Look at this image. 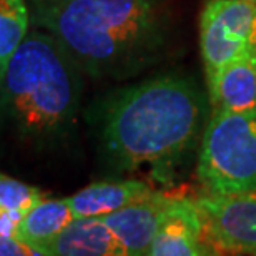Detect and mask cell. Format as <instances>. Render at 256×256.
<instances>
[{"label":"cell","instance_id":"cell-2","mask_svg":"<svg viewBox=\"0 0 256 256\" xmlns=\"http://www.w3.org/2000/svg\"><path fill=\"white\" fill-rule=\"evenodd\" d=\"M30 15L94 78L140 74L162 57L166 44L156 0H65L30 7Z\"/></svg>","mask_w":256,"mask_h":256},{"label":"cell","instance_id":"cell-13","mask_svg":"<svg viewBox=\"0 0 256 256\" xmlns=\"http://www.w3.org/2000/svg\"><path fill=\"white\" fill-rule=\"evenodd\" d=\"M30 7L25 0H0V80L12 55L30 32Z\"/></svg>","mask_w":256,"mask_h":256},{"label":"cell","instance_id":"cell-12","mask_svg":"<svg viewBox=\"0 0 256 256\" xmlns=\"http://www.w3.org/2000/svg\"><path fill=\"white\" fill-rule=\"evenodd\" d=\"M70 204L64 200H47L42 198L34 204L22 216L18 224L17 238L22 243H27L42 256V246L62 233L74 222Z\"/></svg>","mask_w":256,"mask_h":256},{"label":"cell","instance_id":"cell-3","mask_svg":"<svg viewBox=\"0 0 256 256\" xmlns=\"http://www.w3.org/2000/svg\"><path fill=\"white\" fill-rule=\"evenodd\" d=\"M82 68L54 35L30 30L0 80V112L27 140L64 136L78 114Z\"/></svg>","mask_w":256,"mask_h":256},{"label":"cell","instance_id":"cell-8","mask_svg":"<svg viewBox=\"0 0 256 256\" xmlns=\"http://www.w3.org/2000/svg\"><path fill=\"white\" fill-rule=\"evenodd\" d=\"M170 200L165 192H153L140 202L100 218L118 238L126 256H143L148 254Z\"/></svg>","mask_w":256,"mask_h":256},{"label":"cell","instance_id":"cell-14","mask_svg":"<svg viewBox=\"0 0 256 256\" xmlns=\"http://www.w3.org/2000/svg\"><path fill=\"white\" fill-rule=\"evenodd\" d=\"M42 198L44 193L38 188L0 173V208L25 214Z\"/></svg>","mask_w":256,"mask_h":256},{"label":"cell","instance_id":"cell-9","mask_svg":"<svg viewBox=\"0 0 256 256\" xmlns=\"http://www.w3.org/2000/svg\"><path fill=\"white\" fill-rule=\"evenodd\" d=\"M213 112L256 108V55H243L206 75Z\"/></svg>","mask_w":256,"mask_h":256},{"label":"cell","instance_id":"cell-5","mask_svg":"<svg viewBox=\"0 0 256 256\" xmlns=\"http://www.w3.org/2000/svg\"><path fill=\"white\" fill-rule=\"evenodd\" d=\"M206 75L243 55H256V0H210L200 20Z\"/></svg>","mask_w":256,"mask_h":256},{"label":"cell","instance_id":"cell-16","mask_svg":"<svg viewBox=\"0 0 256 256\" xmlns=\"http://www.w3.org/2000/svg\"><path fill=\"white\" fill-rule=\"evenodd\" d=\"M22 216L24 214L18 212L0 208V234L17 238V230L20 222H22Z\"/></svg>","mask_w":256,"mask_h":256},{"label":"cell","instance_id":"cell-11","mask_svg":"<svg viewBox=\"0 0 256 256\" xmlns=\"http://www.w3.org/2000/svg\"><path fill=\"white\" fill-rule=\"evenodd\" d=\"M153 188L138 180L95 183L66 198L75 218L105 216L152 194Z\"/></svg>","mask_w":256,"mask_h":256},{"label":"cell","instance_id":"cell-10","mask_svg":"<svg viewBox=\"0 0 256 256\" xmlns=\"http://www.w3.org/2000/svg\"><path fill=\"white\" fill-rule=\"evenodd\" d=\"M42 256H126L115 233L100 216L74 218L42 246Z\"/></svg>","mask_w":256,"mask_h":256},{"label":"cell","instance_id":"cell-17","mask_svg":"<svg viewBox=\"0 0 256 256\" xmlns=\"http://www.w3.org/2000/svg\"><path fill=\"white\" fill-rule=\"evenodd\" d=\"M58 2H65V0H30V7H42V5H52Z\"/></svg>","mask_w":256,"mask_h":256},{"label":"cell","instance_id":"cell-1","mask_svg":"<svg viewBox=\"0 0 256 256\" xmlns=\"http://www.w3.org/2000/svg\"><path fill=\"white\" fill-rule=\"evenodd\" d=\"M204 114L206 104L193 80L162 75L138 82L102 105V146L122 170L150 166L163 175L196 143Z\"/></svg>","mask_w":256,"mask_h":256},{"label":"cell","instance_id":"cell-15","mask_svg":"<svg viewBox=\"0 0 256 256\" xmlns=\"http://www.w3.org/2000/svg\"><path fill=\"white\" fill-rule=\"evenodd\" d=\"M0 256H38V253L18 238L0 234Z\"/></svg>","mask_w":256,"mask_h":256},{"label":"cell","instance_id":"cell-7","mask_svg":"<svg viewBox=\"0 0 256 256\" xmlns=\"http://www.w3.org/2000/svg\"><path fill=\"white\" fill-rule=\"evenodd\" d=\"M204 236L196 203L188 198L172 196L162 224L153 240L150 256H202L213 254Z\"/></svg>","mask_w":256,"mask_h":256},{"label":"cell","instance_id":"cell-4","mask_svg":"<svg viewBox=\"0 0 256 256\" xmlns=\"http://www.w3.org/2000/svg\"><path fill=\"white\" fill-rule=\"evenodd\" d=\"M198 180L208 194L256 188V108L213 112L202 136Z\"/></svg>","mask_w":256,"mask_h":256},{"label":"cell","instance_id":"cell-6","mask_svg":"<svg viewBox=\"0 0 256 256\" xmlns=\"http://www.w3.org/2000/svg\"><path fill=\"white\" fill-rule=\"evenodd\" d=\"M194 203L213 250L256 254V188L236 194L204 193Z\"/></svg>","mask_w":256,"mask_h":256}]
</instances>
